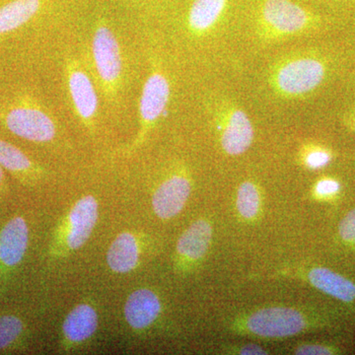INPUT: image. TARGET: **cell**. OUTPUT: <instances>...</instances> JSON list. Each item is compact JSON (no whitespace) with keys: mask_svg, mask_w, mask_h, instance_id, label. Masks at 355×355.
Listing matches in <instances>:
<instances>
[{"mask_svg":"<svg viewBox=\"0 0 355 355\" xmlns=\"http://www.w3.org/2000/svg\"><path fill=\"white\" fill-rule=\"evenodd\" d=\"M216 127L222 150L231 156L246 153L254 141V127L248 114L233 104L221 105L216 111Z\"/></svg>","mask_w":355,"mask_h":355,"instance_id":"8992f818","label":"cell"},{"mask_svg":"<svg viewBox=\"0 0 355 355\" xmlns=\"http://www.w3.org/2000/svg\"><path fill=\"white\" fill-rule=\"evenodd\" d=\"M315 193L320 198H331L340 190V184L331 178H323L315 184Z\"/></svg>","mask_w":355,"mask_h":355,"instance_id":"603a6c76","label":"cell"},{"mask_svg":"<svg viewBox=\"0 0 355 355\" xmlns=\"http://www.w3.org/2000/svg\"><path fill=\"white\" fill-rule=\"evenodd\" d=\"M6 128L14 135L34 142H48L57 135V123L39 103L26 100L6 110Z\"/></svg>","mask_w":355,"mask_h":355,"instance_id":"5b68a950","label":"cell"},{"mask_svg":"<svg viewBox=\"0 0 355 355\" xmlns=\"http://www.w3.org/2000/svg\"><path fill=\"white\" fill-rule=\"evenodd\" d=\"M191 191V181L182 174H174L165 180L154 193L153 209L160 218L176 216L184 209Z\"/></svg>","mask_w":355,"mask_h":355,"instance_id":"9c48e42d","label":"cell"},{"mask_svg":"<svg viewBox=\"0 0 355 355\" xmlns=\"http://www.w3.org/2000/svg\"><path fill=\"white\" fill-rule=\"evenodd\" d=\"M97 313L91 306L81 304L69 313L64 323L65 336L71 342H83L97 330Z\"/></svg>","mask_w":355,"mask_h":355,"instance_id":"e0dca14e","label":"cell"},{"mask_svg":"<svg viewBox=\"0 0 355 355\" xmlns=\"http://www.w3.org/2000/svg\"><path fill=\"white\" fill-rule=\"evenodd\" d=\"M23 330V324L15 316L0 317V349L14 342Z\"/></svg>","mask_w":355,"mask_h":355,"instance_id":"44dd1931","label":"cell"},{"mask_svg":"<svg viewBox=\"0 0 355 355\" xmlns=\"http://www.w3.org/2000/svg\"><path fill=\"white\" fill-rule=\"evenodd\" d=\"M312 326L302 310L288 307L263 308L238 321L237 328L248 335L261 338H284L298 335Z\"/></svg>","mask_w":355,"mask_h":355,"instance_id":"7a4b0ae2","label":"cell"},{"mask_svg":"<svg viewBox=\"0 0 355 355\" xmlns=\"http://www.w3.org/2000/svg\"><path fill=\"white\" fill-rule=\"evenodd\" d=\"M98 218V203L92 196L78 200L70 212L67 243L71 249H79L90 237Z\"/></svg>","mask_w":355,"mask_h":355,"instance_id":"30bf717a","label":"cell"},{"mask_svg":"<svg viewBox=\"0 0 355 355\" xmlns=\"http://www.w3.org/2000/svg\"><path fill=\"white\" fill-rule=\"evenodd\" d=\"M2 166L0 165V183H1L2 179H3V170H2Z\"/></svg>","mask_w":355,"mask_h":355,"instance_id":"4316f807","label":"cell"},{"mask_svg":"<svg viewBox=\"0 0 355 355\" xmlns=\"http://www.w3.org/2000/svg\"><path fill=\"white\" fill-rule=\"evenodd\" d=\"M306 279L318 291L338 300L343 302H352L355 300L354 282L333 270L324 268H311L306 273Z\"/></svg>","mask_w":355,"mask_h":355,"instance_id":"4fadbf2b","label":"cell"},{"mask_svg":"<svg viewBox=\"0 0 355 355\" xmlns=\"http://www.w3.org/2000/svg\"><path fill=\"white\" fill-rule=\"evenodd\" d=\"M44 0H11L0 6V35L19 29L42 10Z\"/></svg>","mask_w":355,"mask_h":355,"instance_id":"2e32d148","label":"cell"},{"mask_svg":"<svg viewBox=\"0 0 355 355\" xmlns=\"http://www.w3.org/2000/svg\"><path fill=\"white\" fill-rule=\"evenodd\" d=\"M258 23L265 38L277 40L307 32L317 24V17L291 0H263Z\"/></svg>","mask_w":355,"mask_h":355,"instance_id":"3957f363","label":"cell"},{"mask_svg":"<svg viewBox=\"0 0 355 355\" xmlns=\"http://www.w3.org/2000/svg\"><path fill=\"white\" fill-rule=\"evenodd\" d=\"M29 231L22 217L8 222L0 233V260L4 265L19 263L27 250Z\"/></svg>","mask_w":355,"mask_h":355,"instance_id":"7c38bea8","label":"cell"},{"mask_svg":"<svg viewBox=\"0 0 355 355\" xmlns=\"http://www.w3.org/2000/svg\"><path fill=\"white\" fill-rule=\"evenodd\" d=\"M352 125H354V128L355 130V113L354 114V118H352Z\"/></svg>","mask_w":355,"mask_h":355,"instance_id":"83f0119b","label":"cell"},{"mask_svg":"<svg viewBox=\"0 0 355 355\" xmlns=\"http://www.w3.org/2000/svg\"><path fill=\"white\" fill-rule=\"evenodd\" d=\"M236 354L243 355H263L268 354V352L260 345H254V343H248V345H242L239 349H236Z\"/></svg>","mask_w":355,"mask_h":355,"instance_id":"484cf974","label":"cell"},{"mask_svg":"<svg viewBox=\"0 0 355 355\" xmlns=\"http://www.w3.org/2000/svg\"><path fill=\"white\" fill-rule=\"evenodd\" d=\"M229 0H193L187 15V26L193 34L211 31L227 8Z\"/></svg>","mask_w":355,"mask_h":355,"instance_id":"5bb4252c","label":"cell"},{"mask_svg":"<svg viewBox=\"0 0 355 355\" xmlns=\"http://www.w3.org/2000/svg\"><path fill=\"white\" fill-rule=\"evenodd\" d=\"M91 53L96 74L105 94L116 95L123 80V55L120 42L108 21L101 19L96 23Z\"/></svg>","mask_w":355,"mask_h":355,"instance_id":"277c9868","label":"cell"},{"mask_svg":"<svg viewBox=\"0 0 355 355\" xmlns=\"http://www.w3.org/2000/svg\"><path fill=\"white\" fill-rule=\"evenodd\" d=\"M294 354L300 355H326L335 354V349L328 345H303L294 350Z\"/></svg>","mask_w":355,"mask_h":355,"instance_id":"d4e9b609","label":"cell"},{"mask_svg":"<svg viewBox=\"0 0 355 355\" xmlns=\"http://www.w3.org/2000/svg\"><path fill=\"white\" fill-rule=\"evenodd\" d=\"M211 239L212 228L209 222L203 219L193 222L178 241V254L188 260H200L209 251Z\"/></svg>","mask_w":355,"mask_h":355,"instance_id":"9a60e30c","label":"cell"},{"mask_svg":"<svg viewBox=\"0 0 355 355\" xmlns=\"http://www.w3.org/2000/svg\"><path fill=\"white\" fill-rule=\"evenodd\" d=\"M161 304L158 296L149 289H139L128 297L125 306L128 323L135 329L150 326L160 314Z\"/></svg>","mask_w":355,"mask_h":355,"instance_id":"8fae6325","label":"cell"},{"mask_svg":"<svg viewBox=\"0 0 355 355\" xmlns=\"http://www.w3.org/2000/svg\"><path fill=\"white\" fill-rule=\"evenodd\" d=\"M0 165L13 172H24L32 168L31 160L24 153L3 140H0Z\"/></svg>","mask_w":355,"mask_h":355,"instance_id":"ffe728a7","label":"cell"},{"mask_svg":"<svg viewBox=\"0 0 355 355\" xmlns=\"http://www.w3.org/2000/svg\"><path fill=\"white\" fill-rule=\"evenodd\" d=\"M171 86L164 71L153 65L147 76L139 100L140 132L139 139L146 137L164 114L169 103Z\"/></svg>","mask_w":355,"mask_h":355,"instance_id":"ba28073f","label":"cell"},{"mask_svg":"<svg viewBox=\"0 0 355 355\" xmlns=\"http://www.w3.org/2000/svg\"><path fill=\"white\" fill-rule=\"evenodd\" d=\"M326 76L327 65L321 58L310 55H292L273 67L270 84L277 95L293 99L314 92Z\"/></svg>","mask_w":355,"mask_h":355,"instance_id":"6da1fadb","label":"cell"},{"mask_svg":"<svg viewBox=\"0 0 355 355\" xmlns=\"http://www.w3.org/2000/svg\"><path fill=\"white\" fill-rule=\"evenodd\" d=\"M330 151L321 146H310L305 148L303 153V163L308 169L319 170L323 169L330 164L331 161Z\"/></svg>","mask_w":355,"mask_h":355,"instance_id":"7402d4cb","label":"cell"},{"mask_svg":"<svg viewBox=\"0 0 355 355\" xmlns=\"http://www.w3.org/2000/svg\"><path fill=\"white\" fill-rule=\"evenodd\" d=\"M108 265L116 272H130L139 261V246L135 236L123 233L116 238L110 247Z\"/></svg>","mask_w":355,"mask_h":355,"instance_id":"ac0fdd59","label":"cell"},{"mask_svg":"<svg viewBox=\"0 0 355 355\" xmlns=\"http://www.w3.org/2000/svg\"><path fill=\"white\" fill-rule=\"evenodd\" d=\"M338 233L343 241L355 242V209L343 217L338 226Z\"/></svg>","mask_w":355,"mask_h":355,"instance_id":"cb8c5ba5","label":"cell"},{"mask_svg":"<svg viewBox=\"0 0 355 355\" xmlns=\"http://www.w3.org/2000/svg\"><path fill=\"white\" fill-rule=\"evenodd\" d=\"M65 77L74 112L84 125L93 127L99 111V98L87 70L79 60H69Z\"/></svg>","mask_w":355,"mask_h":355,"instance_id":"52a82bcc","label":"cell"},{"mask_svg":"<svg viewBox=\"0 0 355 355\" xmlns=\"http://www.w3.org/2000/svg\"><path fill=\"white\" fill-rule=\"evenodd\" d=\"M238 212L243 218L252 220L261 209V195L258 187L251 181L243 182L237 191Z\"/></svg>","mask_w":355,"mask_h":355,"instance_id":"d6986e66","label":"cell"}]
</instances>
